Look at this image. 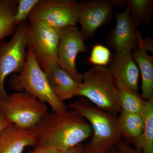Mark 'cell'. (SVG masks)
Wrapping results in <instances>:
<instances>
[{
  "instance_id": "obj_24",
  "label": "cell",
  "mask_w": 153,
  "mask_h": 153,
  "mask_svg": "<svg viewBox=\"0 0 153 153\" xmlns=\"http://www.w3.org/2000/svg\"><path fill=\"white\" fill-rule=\"evenodd\" d=\"M62 151L54 149H48L43 147L35 146L32 150L28 153H61Z\"/></svg>"
},
{
  "instance_id": "obj_7",
  "label": "cell",
  "mask_w": 153,
  "mask_h": 153,
  "mask_svg": "<svg viewBox=\"0 0 153 153\" xmlns=\"http://www.w3.org/2000/svg\"><path fill=\"white\" fill-rule=\"evenodd\" d=\"M60 30L44 22L28 23L27 47L31 49L42 70L58 65L57 50Z\"/></svg>"
},
{
  "instance_id": "obj_23",
  "label": "cell",
  "mask_w": 153,
  "mask_h": 153,
  "mask_svg": "<svg viewBox=\"0 0 153 153\" xmlns=\"http://www.w3.org/2000/svg\"><path fill=\"white\" fill-rule=\"evenodd\" d=\"M116 148L118 153H143L141 149L135 147L123 140L117 146Z\"/></svg>"
},
{
  "instance_id": "obj_4",
  "label": "cell",
  "mask_w": 153,
  "mask_h": 153,
  "mask_svg": "<svg viewBox=\"0 0 153 153\" xmlns=\"http://www.w3.org/2000/svg\"><path fill=\"white\" fill-rule=\"evenodd\" d=\"M25 68L19 74H13L10 77L11 88L17 92L25 91L39 100L47 102L52 111L62 112L68 109L64 102L57 98L50 88L47 76L37 62L30 48L27 50Z\"/></svg>"
},
{
  "instance_id": "obj_21",
  "label": "cell",
  "mask_w": 153,
  "mask_h": 153,
  "mask_svg": "<svg viewBox=\"0 0 153 153\" xmlns=\"http://www.w3.org/2000/svg\"><path fill=\"white\" fill-rule=\"evenodd\" d=\"M111 54L109 49L101 44H96L92 47L88 63L94 66L106 67L111 59Z\"/></svg>"
},
{
  "instance_id": "obj_5",
  "label": "cell",
  "mask_w": 153,
  "mask_h": 153,
  "mask_svg": "<svg viewBox=\"0 0 153 153\" xmlns=\"http://www.w3.org/2000/svg\"><path fill=\"white\" fill-rule=\"evenodd\" d=\"M0 111L13 125L30 129H34L48 112L45 102L25 91L1 99Z\"/></svg>"
},
{
  "instance_id": "obj_17",
  "label": "cell",
  "mask_w": 153,
  "mask_h": 153,
  "mask_svg": "<svg viewBox=\"0 0 153 153\" xmlns=\"http://www.w3.org/2000/svg\"><path fill=\"white\" fill-rule=\"evenodd\" d=\"M18 3V0H0V43L16 29L14 17Z\"/></svg>"
},
{
  "instance_id": "obj_25",
  "label": "cell",
  "mask_w": 153,
  "mask_h": 153,
  "mask_svg": "<svg viewBox=\"0 0 153 153\" xmlns=\"http://www.w3.org/2000/svg\"><path fill=\"white\" fill-rule=\"evenodd\" d=\"M61 153H85V146L82 143L79 144L61 152Z\"/></svg>"
},
{
  "instance_id": "obj_6",
  "label": "cell",
  "mask_w": 153,
  "mask_h": 153,
  "mask_svg": "<svg viewBox=\"0 0 153 153\" xmlns=\"http://www.w3.org/2000/svg\"><path fill=\"white\" fill-rule=\"evenodd\" d=\"M28 22L20 24L8 42L0 43V99L8 94L5 88L6 77L10 74H19L24 68L27 58V31Z\"/></svg>"
},
{
  "instance_id": "obj_15",
  "label": "cell",
  "mask_w": 153,
  "mask_h": 153,
  "mask_svg": "<svg viewBox=\"0 0 153 153\" xmlns=\"http://www.w3.org/2000/svg\"><path fill=\"white\" fill-rule=\"evenodd\" d=\"M132 55L141 74V97L145 100L153 99V56L137 47Z\"/></svg>"
},
{
  "instance_id": "obj_9",
  "label": "cell",
  "mask_w": 153,
  "mask_h": 153,
  "mask_svg": "<svg viewBox=\"0 0 153 153\" xmlns=\"http://www.w3.org/2000/svg\"><path fill=\"white\" fill-rule=\"evenodd\" d=\"M86 38L79 28L71 26L60 30V39L57 50L58 65L77 83L82 82V74L77 71L76 60L79 53L88 51Z\"/></svg>"
},
{
  "instance_id": "obj_19",
  "label": "cell",
  "mask_w": 153,
  "mask_h": 153,
  "mask_svg": "<svg viewBox=\"0 0 153 153\" xmlns=\"http://www.w3.org/2000/svg\"><path fill=\"white\" fill-rule=\"evenodd\" d=\"M117 97L121 111L142 114L146 100L139 94L128 88L118 87Z\"/></svg>"
},
{
  "instance_id": "obj_8",
  "label": "cell",
  "mask_w": 153,
  "mask_h": 153,
  "mask_svg": "<svg viewBox=\"0 0 153 153\" xmlns=\"http://www.w3.org/2000/svg\"><path fill=\"white\" fill-rule=\"evenodd\" d=\"M79 9V3L75 0H39L28 19L30 22H44L60 30L76 26Z\"/></svg>"
},
{
  "instance_id": "obj_12",
  "label": "cell",
  "mask_w": 153,
  "mask_h": 153,
  "mask_svg": "<svg viewBox=\"0 0 153 153\" xmlns=\"http://www.w3.org/2000/svg\"><path fill=\"white\" fill-rule=\"evenodd\" d=\"M131 53H116L111 57L108 68L117 88H125L138 92L140 70Z\"/></svg>"
},
{
  "instance_id": "obj_3",
  "label": "cell",
  "mask_w": 153,
  "mask_h": 153,
  "mask_svg": "<svg viewBox=\"0 0 153 153\" xmlns=\"http://www.w3.org/2000/svg\"><path fill=\"white\" fill-rule=\"evenodd\" d=\"M74 97L86 99L94 105L117 115L121 110L119 104L117 88L109 68L93 66L82 74Z\"/></svg>"
},
{
  "instance_id": "obj_1",
  "label": "cell",
  "mask_w": 153,
  "mask_h": 153,
  "mask_svg": "<svg viewBox=\"0 0 153 153\" xmlns=\"http://www.w3.org/2000/svg\"><path fill=\"white\" fill-rule=\"evenodd\" d=\"M34 130L35 146L60 151L82 143L92 134L90 124L72 109L47 113Z\"/></svg>"
},
{
  "instance_id": "obj_16",
  "label": "cell",
  "mask_w": 153,
  "mask_h": 153,
  "mask_svg": "<svg viewBox=\"0 0 153 153\" xmlns=\"http://www.w3.org/2000/svg\"><path fill=\"white\" fill-rule=\"evenodd\" d=\"M117 122L122 138L135 147L143 130L142 114L121 111L117 116Z\"/></svg>"
},
{
  "instance_id": "obj_22",
  "label": "cell",
  "mask_w": 153,
  "mask_h": 153,
  "mask_svg": "<svg viewBox=\"0 0 153 153\" xmlns=\"http://www.w3.org/2000/svg\"><path fill=\"white\" fill-rule=\"evenodd\" d=\"M39 0H18L16 12L14 17L16 26L27 21L28 16Z\"/></svg>"
},
{
  "instance_id": "obj_18",
  "label": "cell",
  "mask_w": 153,
  "mask_h": 153,
  "mask_svg": "<svg viewBox=\"0 0 153 153\" xmlns=\"http://www.w3.org/2000/svg\"><path fill=\"white\" fill-rule=\"evenodd\" d=\"M143 130L135 147L139 148L143 153H153V99L146 100L142 113Z\"/></svg>"
},
{
  "instance_id": "obj_10",
  "label": "cell",
  "mask_w": 153,
  "mask_h": 153,
  "mask_svg": "<svg viewBox=\"0 0 153 153\" xmlns=\"http://www.w3.org/2000/svg\"><path fill=\"white\" fill-rule=\"evenodd\" d=\"M125 0H93L79 3L78 23L85 38H92L96 31L110 22L113 9L127 4Z\"/></svg>"
},
{
  "instance_id": "obj_27",
  "label": "cell",
  "mask_w": 153,
  "mask_h": 153,
  "mask_svg": "<svg viewBox=\"0 0 153 153\" xmlns=\"http://www.w3.org/2000/svg\"><path fill=\"white\" fill-rule=\"evenodd\" d=\"M100 153H118L117 149L116 147L110 149L108 150L104 151Z\"/></svg>"
},
{
  "instance_id": "obj_11",
  "label": "cell",
  "mask_w": 153,
  "mask_h": 153,
  "mask_svg": "<svg viewBox=\"0 0 153 153\" xmlns=\"http://www.w3.org/2000/svg\"><path fill=\"white\" fill-rule=\"evenodd\" d=\"M115 16L116 24L108 36V43L117 54L131 53L138 47V39L128 6L123 13L116 12Z\"/></svg>"
},
{
  "instance_id": "obj_20",
  "label": "cell",
  "mask_w": 153,
  "mask_h": 153,
  "mask_svg": "<svg viewBox=\"0 0 153 153\" xmlns=\"http://www.w3.org/2000/svg\"><path fill=\"white\" fill-rule=\"evenodd\" d=\"M127 5L137 29L141 24L150 23L153 14L152 0H128Z\"/></svg>"
},
{
  "instance_id": "obj_14",
  "label": "cell",
  "mask_w": 153,
  "mask_h": 153,
  "mask_svg": "<svg viewBox=\"0 0 153 153\" xmlns=\"http://www.w3.org/2000/svg\"><path fill=\"white\" fill-rule=\"evenodd\" d=\"M43 71L47 76L50 88L58 99L64 102L74 97L79 83L59 65L49 67Z\"/></svg>"
},
{
  "instance_id": "obj_2",
  "label": "cell",
  "mask_w": 153,
  "mask_h": 153,
  "mask_svg": "<svg viewBox=\"0 0 153 153\" xmlns=\"http://www.w3.org/2000/svg\"><path fill=\"white\" fill-rule=\"evenodd\" d=\"M68 107L86 120L92 128V137L85 146V153H101L116 147L122 140L118 128L117 115L99 108L82 97Z\"/></svg>"
},
{
  "instance_id": "obj_13",
  "label": "cell",
  "mask_w": 153,
  "mask_h": 153,
  "mask_svg": "<svg viewBox=\"0 0 153 153\" xmlns=\"http://www.w3.org/2000/svg\"><path fill=\"white\" fill-rule=\"evenodd\" d=\"M36 144L34 129L13 125L0 135V153H22L26 148Z\"/></svg>"
},
{
  "instance_id": "obj_26",
  "label": "cell",
  "mask_w": 153,
  "mask_h": 153,
  "mask_svg": "<svg viewBox=\"0 0 153 153\" xmlns=\"http://www.w3.org/2000/svg\"><path fill=\"white\" fill-rule=\"evenodd\" d=\"M13 125L0 111V135L6 129Z\"/></svg>"
}]
</instances>
